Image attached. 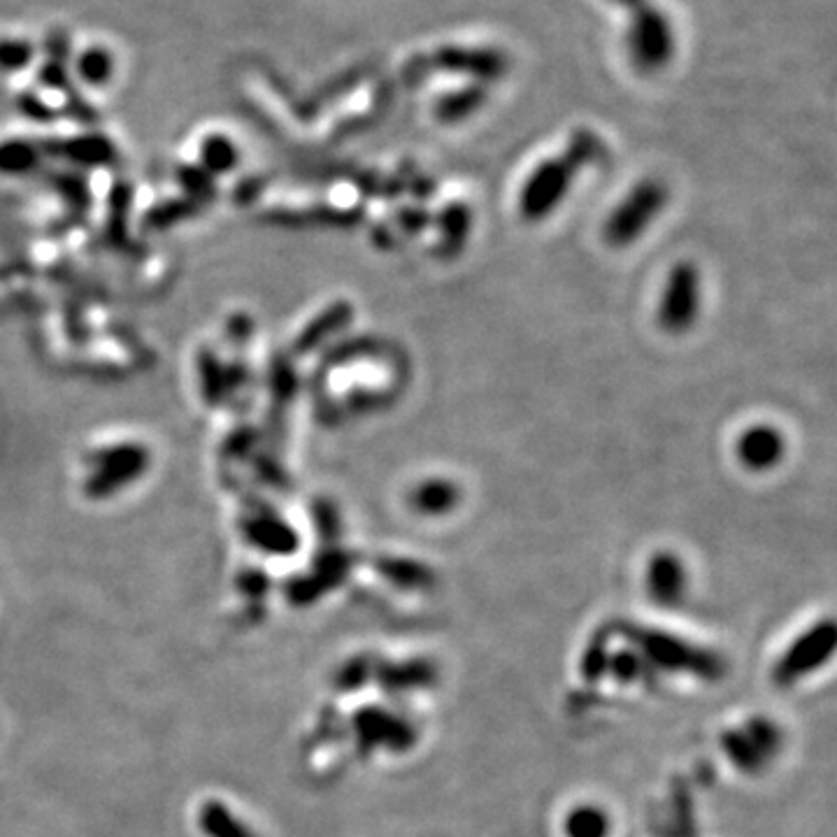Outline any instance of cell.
Returning <instances> with one entry per match:
<instances>
[{
    "instance_id": "obj_1",
    "label": "cell",
    "mask_w": 837,
    "mask_h": 837,
    "mask_svg": "<svg viewBox=\"0 0 837 837\" xmlns=\"http://www.w3.org/2000/svg\"><path fill=\"white\" fill-rule=\"evenodd\" d=\"M668 202V187L659 179H640L630 187L617 206L609 210L603 223V240L613 249L636 244L653 221L661 217Z\"/></svg>"
},
{
    "instance_id": "obj_3",
    "label": "cell",
    "mask_w": 837,
    "mask_h": 837,
    "mask_svg": "<svg viewBox=\"0 0 837 837\" xmlns=\"http://www.w3.org/2000/svg\"><path fill=\"white\" fill-rule=\"evenodd\" d=\"M579 172V158L554 156L537 164L535 170L526 177L524 187L519 189L516 208L526 221L537 223L550 219L571 196L573 185Z\"/></svg>"
},
{
    "instance_id": "obj_13",
    "label": "cell",
    "mask_w": 837,
    "mask_h": 837,
    "mask_svg": "<svg viewBox=\"0 0 837 837\" xmlns=\"http://www.w3.org/2000/svg\"><path fill=\"white\" fill-rule=\"evenodd\" d=\"M198 826L208 837H259L231 807L219 801H208L200 807Z\"/></svg>"
},
{
    "instance_id": "obj_16",
    "label": "cell",
    "mask_w": 837,
    "mask_h": 837,
    "mask_svg": "<svg viewBox=\"0 0 837 837\" xmlns=\"http://www.w3.org/2000/svg\"><path fill=\"white\" fill-rule=\"evenodd\" d=\"M33 44L21 38H0V71L14 73L24 71V67L33 61Z\"/></svg>"
},
{
    "instance_id": "obj_8",
    "label": "cell",
    "mask_w": 837,
    "mask_h": 837,
    "mask_svg": "<svg viewBox=\"0 0 837 837\" xmlns=\"http://www.w3.org/2000/svg\"><path fill=\"white\" fill-rule=\"evenodd\" d=\"M788 451L786 436L780 426L756 421L744 426L735 436L733 457L742 470L752 474H767L777 470Z\"/></svg>"
},
{
    "instance_id": "obj_7",
    "label": "cell",
    "mask_w": 837,
    "mask_h": 837,
    "mask_svg": "<svg viewBox=\"0 0 837 837\" xmlns=\"http://www.w3.org/2000/svg\"><path fill=\"white\" fill-rule=\"evenodd\" d=\"M835 642H837V632L830 619L814 624L812 628L801 632V636L786 647V651L775 663V670H773L775 684L794 687L807 680L809 674H814L833 659Z\"/></svg>"
},
{
    "instance_id": "obj_2",
    "label": "cell",
    "mask_w": 837,
    "mask_h": 837,
    "mask_svg": "<svg viewBox=\"0 0 837 837\" xmlns=\"http://www.w3.org/2000/svg\"><path fill=\"white\" fill-rule=\"evenodd\" d=\"M626 636L630 638L632 647L642 653V659L651 670L663 668L672 672H687L700 677V680H716V677L723 674L721 656L693 647L691 642H684L680 638L666 636L661 630L632 626Z\"/></svg>"
},
{
    "instance_id": "obj_9",
    "label": "cell",
    "mask_w": 837,
    "mask_h": 837,
    "mask_svg": "<svg viewBox=\"0 0 837 837\" xmlns=\"http://www.w3.org/2000/svg\"><path fill=\"white\" fill-rule=\"evenodd\" d=\"M642 584L647 598L653 605L663 609L682 607L687 603L691 584L684 558L670 550L653 552L645 563Z\"/></svg>"
},
{
    "instance_id": "obj_12",
    "label": "cell",
    "mask_w": 837,
    "mask_h": 837,
    "mask_svg": "<svg viewBox=\"0 0 837 837\" xmlns=\"http://www.w3.org/2000/svg\"><path fill=\"white\" fill-rule=\"evenodd\" d=\"M565 837H609L613 833V819L605 807L594 803H582L571 807L563 817Z\"/></svg>"
},
{
    "instance_id": "obj_15",
    "label": "cell",
    "mask_w": 837,
    "mask_h": 837,
    "mask_svg": "<svg viewBox=\"0 0 837 837\" xmlns=\"http://www.w3.org/2000/svg\"><path fill=\"white\" fill-rule=\"evenodd\" d=\"M605 670L621 684H640L649 677V663L642 659V653L636 647L615 651L605 663Z\"/></svg>"
},
{
    "instance_id": "obj_5",
    "label": "cell",
    "mask_w": 837,
    "mask_h": 837,
    "mask_svg": "<svg viewBox=\"0 0 837 837\" xmlns=\"http://www.w3.org/2000/svg\"><path fill=\"white\" fill-rule=\"evenodd\" d=\"M617 3L630 12V59L642 71L663 67L672 56V31L668 19L653 6L649 8L647 0H617Z\"/></svg>"
},
{
    "instance_id": "obj_11",
    "label": "cell",
    "mask_w": 837,
    "mask_h": 837,
    "mask_svg": "<svg viewBox=\"0 0 837 837\" xmlns=\"http://www.w3.org/2000/svg\"><path fill=\"white\" fill-rule=\"evenodd\" d=\"M358 731L368 746H387V750H407L412 746V729L394 714L364 712L358 716Z\"/></svg>"
},
{
    "instance_id": "obj_14",
    "label": "cell",
    "mask_w": 837,
    "mask_h": 837,
    "mask_svg": "<svg viewBox=\"0 0 837 837\" xmlns=\"http://www.w3.org/2000/svg\"><path fill=\"white\" fill-rule=\"evenodd\" d=\"M75 67L82 82L92 86H103L115 75V54L101 48V44H94V48H86L84 52H80Z\"/></svg>"
},
{
    "instance_id": "obj_4",
    "label": "cell",
    "mask_w": 837,
    "mask_h": 837,
    "mask_svg": "<svg viewBox=\"0 0 837 837\" xmlns=\"http://www.w3.org/2000/svg\"><path fill=\"white\" fill-rule=\"evenodd\" d=\"M703 314V275L693 261L674 263L663 280L656 322L670 335H684Z\"/></svg>"
},
{
    "instance_id": "obj_6",
    "label": "cell",
    "mask_w": 837,
    "mask_h": 837,
    "mask_svg": "<svg viewBox=\"0 0 837 837\" xmlns=\"http://www.w3.org/2000/svg\"><path fill=\"white\" fill-rule=\"evenodd\" d=\"M721 752L744 775H756L782 750V729L765 716H754L721 735Z\"/></svg>"
},
{
    "instance_id": "obj_17",
    "label": "cell",
    "mask_w": 837,
    "mask_h": 837,
    "mask_svg": "<svg viewBox=\"0 0 837 837\" xmlns=\"http://www.w3.org/2000/svg\"><path fill=\"white\" fill-rule=\"evenodd\" d=\"M202 161L210 166V170H231L236 161V147L223 135H210L202 143Z\"/></svg>"
},
{
    "instance_id": "obj_18",
    "label": "cell",
    "mask_w": 837,
    "mask_h": 837,
    "mask_svg": "<svg viewBox=\"0 0 837 837\" xmlns=\"http://www.w3.org/2000/svg\"><path fill=\"white\" fill-rule=\"evenodd\" d=\"M31 161H33V147L31 145L21 143V140L0 145V170L21 172V170H27V166H31Z\"/></svg>"
},
{
    "instance_id": "obj_10",
    "label": "cell",
    "mask_w": 837,
    "mask_h": 837,
    "mask_svg": "<svg viewBox=\"0 0 837 837\" xmlns=\"http://www.w3.org/2000/svg\"><path fill=\"white\" fill-rule=\"evenodd\" d=\"M461 498L463 491L454 480L442 478V474H431V478L419 480L410 489V508L419 516L442 519L451 512H457V508L461 505Z\"/></svg>"
}]
</instances>
